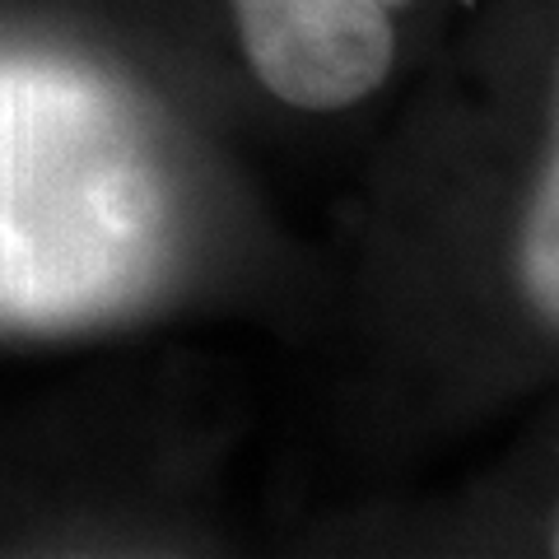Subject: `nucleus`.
Listing matches in <instances>:
<instances>
[{
	"instance_id": "2",
	"label": "nucleus",
	"mask_w": 559,
	"mask_h": 559,
	"mask_svg": "<svg viewBox=\"0 0 559 559\" xmlns=\"http://www.w3.org/2000/svg\"><path fill=\"white\" fill-rule=\"evenodd\" d=\"M396 5L406 0H238V24L271 94L345 108L388 75Z\"/></svg>"
},
{
	"instance_id": "3",
	"label": "nucleus",
	"mask_w": 559,
	"mask_h": 559,
	"mask_svg": "<svg viewBox=\"0 0 559 559\" xmlns=\"http://www.w3.org/2000/svg\"><path fill=\"white\" fill-rule=\"evenodd\" d=\"M555 224H559V201H555V173L546 178V191L536 201L532 219V242H527V271H532V294L536 304H546L555 312L559 304V248H555Z\"/></svg>"
},
{
	"instance_id": "1",
	"label": "nucleus",
	"mask_w": 559,
	"mask_h": 559,
	"mask_svg": "<svg viewBox=\"0 0 559 559\" xmlns=\"http://www.w3.org/2000/svg\"><path fill=\"white\" fill-rule=\"evenodd\" d=\"M168 201L145 135L98 80L0 66V318H94L154 275Z\"/></svg>"
}]
</instances>
